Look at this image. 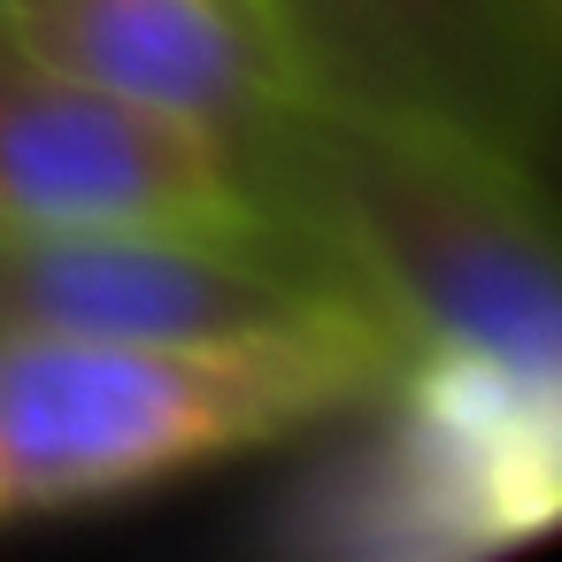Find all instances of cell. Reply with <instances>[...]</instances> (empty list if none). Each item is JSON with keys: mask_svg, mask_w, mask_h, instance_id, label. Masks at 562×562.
<instances>
[{"mask_svg": "<svg viewBox=\"0 0 562 562\" xmlns=\"http://www.w3.org/2000/svg\"><path fill=\"white\" fill-rule=\"evenodd\" d=\"M316 101L408 116L547 162L562 139V47L516 0H255Z\"/></svg>", "mask_w": 562, "mask_h": 562, "instance_id": "277c9868", "label": "cell"}, {"mask_svg": "<svg viewBox=\"0 0 562 562\" xmlns=\"http://www.w3.org/2000/svg\"><path fill=\"white\" fill-rule=\"evenodd\" d=\"M401 362L385 316L232 339H0V524L147 493L362 416Z\"/></svg>", "mask_w": 562, "mask_h": 562, "instance_id": "7a4b0ae2", "label": "cell"}, {"mask_svg": "<svg viewBox=\"0 0 562 562\" xmlns=\"http://www.w3.org/2000/svg\"><path fill=\"white\" fill-rule=\"evenodd\" d=\"M516 9L531 16V32H539L547 47H562V0H516Z\"/></svg>", "mask_w": 562, "mask_h": 562, "instance_id": "52a82bcc", "label": "cell"}, {"mask_svg": "<svg viewBox=\"0 0 562 562\" xmlns=\"http://www.w3.org/2000/svg\"><path fill=\"white\" fill-rule=\"evenodd\" d=\"M347 316H378V301L301 224L270 232L0 224V339H232Z\"/></svg>", "mask_w": 562, "mask_h": 562, "instance_id": "3957f363", "label": "cell"}, {"mask_svg": "<svg viewBox=\"0 0 562 562\" xmlns=\"http://www.w3.org/2000/svg\"><path fill=\"white\" fill-rule=\"evenodd\" d=\"M255 193L316 232L401 339L385 431L301 501L308 547L477 554L562 524V209L439 124L301 101Z\"/></svg>", "mask_w": 562, "mask_h": 562, "instance_id": "6da1fadb", "label": "cell"}, {"mask_svg": "<svg viewBox=\"0 0 562 562\" xmlns=\"http://www.w3.org/2000/svg\"><path fill=\"white\" fill-rule=\"evenodd\" d=\"M0 224L270 232L285 224L232 147L0 40Z\"/></svg>", "mask_w": 562, "mask_h": 562, "instance_id": "5b68a950", "label": "cell"}, {"mask_svg": "<svg viewBox=\"0 0 562 562\" xmlns=\"http://www.w3.org/2000/svg\"><path fill=\"white\" fill-rule=\"evenodd\" d=\"M0 40L47 70L162 109L255 178L308 93L278 24L255 0H0Z\"/></svg>", "mask_w": 562, "mask_h": 562, "instance_id": "8992f818", "label": "cell"}]
</instances>
